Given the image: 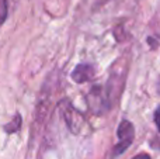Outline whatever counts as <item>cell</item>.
<instances>
[{
  "instance_id": "cell-1",
  "label": "cell",
  "mask_w": 160,
  "mask_h": 159,
  "mask_svg": "<svg viewBox=\"0 0 160 159\" xmlns=\"http://www.w3.org/2000/svg\"><path fill=\"white\" fill-rule=\"evenodd\" d=\"M133 135H135V130H133V126L129 123V121L124 120L118 127V138L119 142L115 145V149H114V156L122 154V152L127 151V148L132 144L133 141Z\"/></svg>"
},
{
  "instance_id": "cell-2",
  "label": "cell",
  "mask_w": 160,
  "mask_h": 159,
  "mask_svg": "<svg viewBox=\"0 0 160 159\" xmlns=\"http://www.w3.org/2000/svg\"><path fill=\"white\" fill-rule=\"evenodd\" d=\"M93 76H94V68L87 64L78 65L75 68V70L72 72V79L75 82H78V83H83V82L90 80Z\"/></svg>"
},
{
  "instance_id": "cell-3",
  "label": "cell",
  "mask_w": 160,
  "mask_h": 159,
  "mask_svg": "<svg viewBox=\"0 0 160 159\" xmlns=\"http://www.w3.org/2000/svg\"><path fill=\"white\" fill-rule=\"evenodd\" d=\"M20 123H21V117H20V115H16V117H14V120L11 121L10 124H7V127H6V131H7V132L16 131V130L18 128Z\"/></svg>"
},
{
  "instance_id": "cell-4",
  "label": "cell",
  "mask_w": 160,
  "mask_h": 159,
  "mask_svg": "<svg viewBox=\"0 0 160 159\" xmlns=\"http://www.w3.org/2000/svg\"><path fill=\"white\" fill-rule=\"evenodd\" d=\"M7 17V2L6 0H0V25Z\"/></svg>"
},
{
  "instance_id": "cell-5",
  "label": "cell",
  "mask_w": 160,
  "mask_h": 159,
  "mask_svg": "<svg viewBox=\"0 0 160 159\" xmlns=\"http://www.w3.org/2000/svg\"><path fill=\"white\" fill-rule=\"evenodd\" d=\"M155 121H156V126H158V128L160 131V107L156 110V113H155Z\"/></svg>"
},
{
  "instance_id": "cell-6",
  "label": "cell",
  "mask_w": 160,
  "mask_h": 159,
  "mask_svg": "<svg viewBox=\"0 0 160 159\" xmlns=\"http://www.w3.org/2000/svg\"><path fill=\"white\" fill-rule=\"evenodd\" d=\"M133 159H150L149 155H146V154H141V155H136Z\"/></svg>"
}]
</instances>
